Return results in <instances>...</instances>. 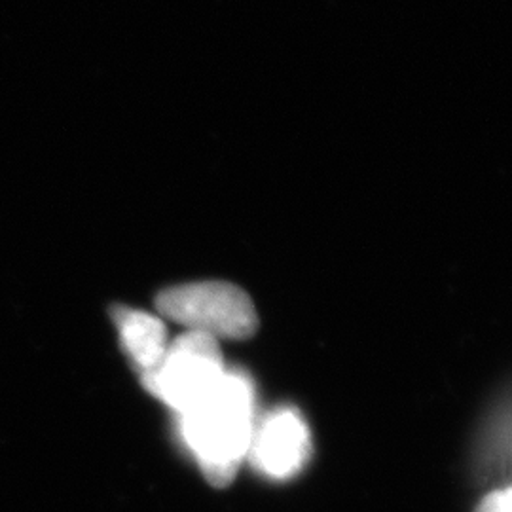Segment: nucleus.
<instances>
[{
	"mask_svg": "<svg viewBox=\"0 0 512 512\" xmlns=\"http://www.w3.org/2000/svg\"><path fill=\"white\" fill-rule=\"evenodd\" d=\"M310 458V427L294 408H275L256 418L247 459L260 475L272 480L293 478Z\"/></svg>",
	"mask_w": 512,
	"mask_h": 512,
	"instance_id": "obj_4",
	"label": "nucleus"
},
{
	"mask_svg": "<svg viewBox=\"0 0 512 512\" xmlns=\"http://www.w3.org/2000/svg\"><path fill=\"white\" fill-rule=\"evenodd\" d=\"M112 319L120 334L122 348L139 376L143 378L156 370L171 342L164 321L158 315L124 306L112 310Z\"/></svg>",
	"mask_w": 512,
	"mask_h": 512,
	"instance_id": "obj_5",
	"label": "nucleus"
},
{
	"mask_svg": "<svg viewBox=\"0 0 512 512\" xmlns=\"http://www.w3.org/2000/svg\"><path fill=\"white\" fill-rule=\"evenodd\" d=\"M255 423L253 382L243 372L226 370L200 403L179 416V431L205 478L226 486L247 459Z\"/></svg>",
	"mask_w": 512,
	"mask_h": 512,
	"instance_id": "obj_1",
	"label": "nucleus"
},
{
	"mask_svg": "<svg viewBox=\"0 0 512 512\" xmlns=\"http://www.w3.org/2000/svg\"><path fill=\"white\" fill-rule=\"evenodd\" d=\"M476 512H512V484L484 497Z\"/></svg>",
	"mask_w": 512,
	"mask_h": 512,
	"instance_id": "obj_6",
	"label": "nucleus"
},
{
	"mask_svg": "<svg viewBox=\"0 0 512 512\" xmlns=\"http://www.w3.org/2000/svg\"><path fill=\"white\" fill-rule=\"evenodd\" d=\"M158 311L186 327L220 340H245L258 329L249 294L226 281H200L165 289L156 298Z\"/></svg>",
	"mask_w": 512,
	"mask_h": 512,
	"instance_id": "obj_2",
	"label": "nucleus"
},
{
	"mask_svg": "<svg viewBox=\"0 0 512 512\" xmlns=\"http://www.w3.org/2000/svg\"><path fill=\"white\" fill-rule=\"evenodd\" d=\"M226 370L219 342L186 330L169 342L162 363L141 382L150 395L181 416L219 384Z\"/></svg>",
	"mask_w": 512,
	"mask_h": 512,
	"instance_id": "obj_3",
	"label": "nucleus"
}]
</instances>
